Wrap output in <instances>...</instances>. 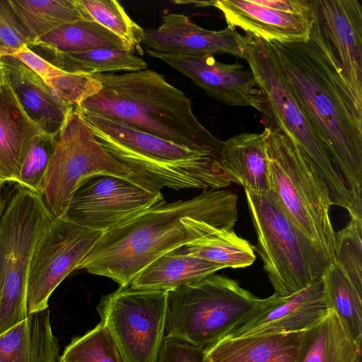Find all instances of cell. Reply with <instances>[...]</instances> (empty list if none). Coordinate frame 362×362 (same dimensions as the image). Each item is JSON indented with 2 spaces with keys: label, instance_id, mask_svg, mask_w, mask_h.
I'll use <instances>...</instances> for the list:
<instances>
[{
  "label": "cell",
  "instance_id": "6da1fadb",
  "mask_svg": "<svg viewBox=\"0 0 362 362\" xmlns=\"http://www.w3.org/2000/svg\"><path fill=\"white\" fill-rule=\"evenodd\" d=\"M269 43V42H268ZM303 114L362 211V110L311 40L269 42Z\"/></svg>",
  "mask_w": 362,
  "mask_h": 362
},
{
  "label": "cell",
  "instance_id": "7a4b0ae2",
  "mask_svg": "<svg viewBox=\"0 0 362 362\" xmlns=\"http://www.w3.org/2000/svg\"><path fill=\"white\" fill-rule=\"evenodd\" d=\"M237 203V195L226 189L204 190L192 199L172 203L163 199L103 232L77 269L127 286L153 260L195 240L184 218L235 224Z\"/></svg>",
  "mask_w": 362,
  "mask_h": 362
},
{
  "label": "cell",
  "instance_id": "3957f363",
  "mask_svg": "<svg viewBox=\"0 0 362 362\" xmlns=\"http://www.w3.org/2000/svg\"><path fill=\"white\" fill-rule=\"evenodd\" d=\"M102 89L74 108L221 159L223 141L197 119L189 98L151 69L93 75Z\"/></svg>",
  "mask_w": 362,
  "mask_h": 362
},
{
  "label": "cell",
  "instance_id": "277c9868",
  "mask_svg": "<svg viewBox=\"0 0 362 362\" xmlns=\"http://www.w3.org/2000/svg\"><path fill=\"white\" fill-rule=\"evenodd\" d=\"M103 147L144 185L161 189H219L230 182L221 159L118 122L74 108Z\"/></svg>",
  "mask_w": 362,
  "mask_h": 362
},
{
  "label": "cell",
  "instance_id": "5b68a950",
  "mask_svg": "<svg viewBox=\"0 0 362 362\" xmlns=\"http://www.w3.org/2000/svg\"><path fill=\"white\" fill-rule=\"evenodd\" d=\"M270 189L296 227L334 260L330 191L313 164L276 122L264 117Z\"/></svg>",
  "mask_w": 362,
  "mask_h": 362
},
{
  "label": "cell",
  "instance_id": "8992f818",
  "mask_svg": "<svg viewBox=\"0 0 362 362\" xmlns=\"http://www.w3.org/2000/svg\"><path fill=\"white\" fill-rule=\"evenodd\" d=\"M245 192L257 238L254 249L274 294L290 296L322 278L332 259L296 227L274 193Z\"/></svg>",
  "mask_w": 362,
  "mask_h": 362
},
{
  "label": "cell",
  "instance_id": "52a82bcc",
  "mask_svg": "<svg viewBox=\"0 0 362 362\" xmlns=\"http://www.w3.org/2000/svg\"><path fill=\"white\" fill-rule=\"evenodd\" d=\"M264 301L238 281L212 274L168 291L165 338L206 349Z\"/></svg>",
  "mask_w": 362,
  "mask_h": 362
},
{
  "label": "cell",
  "instance_id": "ba28073f",
  "mask_svg": "<svg viewBox=\"0 0 362 362\" xmlns=\"http://www.w3.org/2000/svg\"><path fill=\"white\" fill-rule=\"evenodd\" d=\"M243 58L263 94L266 105L264 117L274 120L296 141L325 182L334 204L351 213V194L295 98L270 44L246 34Z\"/></svg>",
  "mask_w": 362,
  "mask_h": 362
},
{
  "label": "cell",
  "instance_id": "9c48e42d",
  "mask_svg": "<svg viewBox=\"0 0 362 362\" xmlns=\"http://www.w3.org/2000/svg\"><path fill=\"white\" fill-rule=\"evenodd\" d=\"M52 218L40 194L17 184L8 192L0 216V334L28 317L30 260Z\"/></svg>",
  "mask_w": 362,
  "mask_h": 362
},
{
  "label": "cell",
  "instance_id": "30bf717a",
  "mask_svg": "<svg viewBox=\"0 0 362 362\" xmlns=\"http://www.w3.org/2000/svg\"><path fill=\"white\" fill-rule=\"evenodd\" d=\"M96 175L135 179L127 167L103 147L90 127L73 108L54 136L52 152L40 189L52 216L61 218L76 189Z\"/></svg>",
  "mask_w": 362,
  "mask_h": 362
},
{
  "label": "cell",
  "instance_id": "8fae6325",
  "mask_svg": "<svg viewBox=\"0 0 362 362\" xmlns=\"http://www.w3.org/2000/svg\"><path fill=\"white\" fill-rule=\"evenodd\" d=\"M168 291L119 287L97 306L125 362H156L165 338Z\"/></svg>",
  "mask_w": 362,
  "mask_h": 362
},
{
  "label": "cell",
  "instance_id": "7c38bea8",
  "mask_svg": "<svg viewBox=\"0 0 362 362\" xmlns=\"http://www.w3.org/2000/svg\"><path fill=\"white\" fill-rule=\"evenodd\" d=\"M103 232L53 218L31 257L26 291L28 314L45 310L60 283L78 265Z\"/></svg>",
  "mask_w": 362,
  "mask_h": 362
},
{
  "label": "cell",
  "instance_id": "4fadbf2b",
  "mask_svg": "<svg viewBox=\"0 0 362 362\" xmlns=\"http://www.w3.org/2000/svg\"><path fill=\"white\" fill-rule=\"evenodd\" d=\"M311 39L362 110V4L358 0H309Z\"/></svg>",
  "mask_w": 362,
  "mask_h": 362
},
{
  "label": "cell",
  "instance_id": "5bb4252c",
  "mask_svg": "<svg viewBox=\"0 0 362 362\" xmlns=\"http://www.w3.org/2000/svg\"><path fill=\"white\" fill-rule=\"evenodd\" d=\"M163 199L136 179L96 175L76 189L61 218L103 233Z\"/></svg>",
  "mask_w": 362,
  "mask_h": 362
},
{
  "label": "cell",
  "instance_id": "9a60e30c",
  "mask_svg": "<svg viewBox=\"0 0 362 362\" xmlns=\"http://www.w3.org/2000/svg\"><path fill=\"white\" fill-rule=\"evenodd\" d=\"M196 6H213L228 26L239 28L267 42H293L309 39L311 11L309 0H217L176 1Z\"/></svg>",
  "mask_w": 362,
  "mask_h": 362
},
{
  "label": "cell",
  "instance_id": "2e32d148",
  "mask_svg": "<svg viewBox=\"0 0 362 362\" xmlns=\"http://www.w3.org/2000/svg\"><path fill=\"white\" fill-rule=\"evenodd\" d=\"M322 277L287 296L273 294L223 339L303 332L330 311Z\"/></svg>",
  "mask_w": 362,
  "mask_h": 362
},
{
  "label": "cell",
  "instance_id": "e0dca14e",
  "mask_svg": "<svg viewBox=\"0 0 362 362\" xmlns=\"http://www.w3.org/2000/svg\"><path fill=\"white\" fill-rule=\"evenodd\" d=\"M147 54L159 59L190 78L209 96L228 106L251 107L262 115L265 100L250 69L239 63L224 64L213 56L192 57L168 55L146 48Z\"/></svg>",
  "mask_w": 362,
  "mask_h": 362
},
{
  "label": "cell",
  "instance_id": "ac0fdd59",
  "mask_svg": "<svg viewBox=\"0 0 362 362\" xmlns=\"http://www.w3.org/2000/svg\"><path fill=\"white\" fill-rule=\"evenodd\" d=\"M146 49L158 53L192 57L228 54L243 58L245 35L227 26L221 30L199 27L180 13L162 16L157 29H144L142 40Z\"/></svg>",
  "mask_w": 362,
  "mask_h": 362
},
{
  "label": "cell",
  "instance_id": "d6986e66",
  "mask_svg": "<svg viewBox=\"0 0 362 362\" xmlns=\"http://www.w3.org/2000/svg\"><path fill=\"white\" fill-rule=\"evenodd\" d=\"M4 80L27 117L42 133L54 136L73 109L36 73L11 55L0 58Z\"/></svg>",
  "mask_w": 362,
  "mask_h": 362
},
{
  "label": "cell",
  "instance_id": "ffe728a7",
  "mask_svg": "<svg viewBox=\"0 0 362 362\" xmlns=\"http://www.w3.org/2000/svg\"><path fill=\"white\" fill-rule=\"evenodd\" d=\"M42 133L5 81L0 83V180L16 182L33 138Z\"/></svg>",
  "mask_w": 362,
  "mask_h": 362
},
{
  "label": "cell",
  "instance_id": "44dd1931",
  "mask_svg": "<svg viewBox=\"0 0 362 362\" xmlns=\"http://www.w3.org/2000/svg\"><path fill=\"white\" fill-rule=\"evenodd\" d=\"M221 163L230 182L254 194L270 191L264 131L240 133L223 141Z\"/></svg>",
  "mask_w": 362,
  "mask_h": 362
},
{
  "label": "cell",
  "instance_id": "7402d4cb",
  "mask_svg": "<svg viewBox=\"0 0 362 362\" xmlns=\"http://www.w3.org/2000/svg\"><path fill=\"white\" fill-rule=\"evenodd\" d=\"M59 351L47 308L0 334V362H57Z\"/></svg>",
  "mask_w": 362,
  "mask_h": 362
},
{
  "label": "cell",
  "instance_id": "603a6c76",
  "mask_svg": "<svg viewBox=\"0 0 362 362\" xmlns=\"http://www.w3.org/2000/svg\"><path fill=\"white\" fill-rule=\"evenodd\" d=\"M303 332L222 339L204 349L210 362H298Z\"/></svg>",
  "mask_w": 362,
  "mask_h": 362
},
{
  "label": "cell",
  "instance_id": "cb8c5ba5",
  "mask_svg": "<svg viewBox=\"0 0 362 362\" xmlns=\"http://www.w3.org/2000/svg\"><path fill=\"white\" fill-rule=\"evenodd\" d=\"M223 265L187 253L183 247L169 251L140 271L129 284L133 288L171 291L198 281Z\"/></svg>",
  "mask_w": 362,
  "mask_h": 362
},
{
  "label": "cell",
  "instance_id": "d4e9b609",
  "mask_svg": "<svg viewBox=\"0 0 362 362\" xmlns=\"http://www.w3.org/2000/svg\"><path fill=\"white\" fill-rule=\"evenodd\" d=\"M360 356L361 347L330 310L319 322L303 331L298 362H356Z\"/></svg>",
  "mask_w": 362,
  "mask_h": 362
},
{
  "label": "cell",
  "instance_id": "484cf974",
  "mask_svg": "<svg viewBox=\"0 0 362 362\" xmlns=\"http://www.w3.org/2000/svg\"><path fill=\"white\" fill-rule=\"evenodd\" d=\"M30 48L55 52H79L96 49H125L126 44L94 21H78L61 25L38 38Z\"/></svg>",
  "mask_w": 362,
  "mask_h": 362
},
{
  "label": "cell",
  "instance_id": "4316f807",
  "mask_svg": "<svg viewBox=\"0 0 362 362\" xmlns=\"http://www.w3.org/2000/svg\"><path fill=\"white\" fill-rule=\"evenodd\" d=\"M48 62L74 74L95 75L110 71H136L147 69L146 62L125 49H96L79 52H48Z\"/></svg>",
  "mask_w": 362,
  "mask_h": 362
},
{
  "label": "cell",
  "instance_id": "83f0119b",
  "mask_svg": "<svg viewBox=\"0 0 362 362\" xmlns=\"http://www.w3.org/2000/svg\"><path fill=\"white\" fill-rule=\"evenodd\" d=\"M29 45L62 25L84 20L76 0H11Z\"/></svg>",
  "mask_w": 362,
  "mask_h": 362
},
{
  "label": "cell",
  "instance_id": "f1b7e54d",
  "mask_svg": "<svg viewBox=\"0 0 362 362\" xmlns=\"http://www.w3.org/2000/svg\"><path fill=\"white\" fill-rule=\"evenodd\" d=\"M322 279L331 310L353 341L361 347L362 293L334 261L326 269Z\"/></svg>",
  "mask_w": 362,
  "mask_h": 362
},
{
  "label": "cell",
  "instance_id": "f546056e",
  "mask_svg": "<svg viewBox=\"0 0 362 362\" xmlns=\"http://www.w3.org/2000/svg\"><path fill=\"white\" fill-rule=\"evenodd\" d=\"M192 256L224 266L244 268L256 259L254 246L232 230H225L197 239L183 246Z\"/></svg>",
  "mask_w": 362,
  "mask_h": 362
},
{
  "label": "cell",
  "instance_id": "4dcf8cb0",
  "mask_svg": "<svg viewBox=\"0 0 362 362\" xmlns=\"http://www.w3.org/2000/svg\"><path fill=\"white\" fill-rule=\"evenodd\" d=\"M84 20L101 25L119 37L130 51L142 54L144 29L127 15L116 0H76Z\"/></svg>",
  "mask_w": 362,
  "mask_h": 362
},
{
  "label": "cell",
  "instance_id": "1f68e13d",
  "mask_svg": "<svg viewBox=\"0 0 362 362\" xmlns=\"http://www.w3.org/2000/svg\"><path fill=\"white\" fill-rule=\"evenodd\" d=\"M125 362L106 327L100 322L65 348L59 362Z\"/></svg>",
  "mask_w": 362,
  "mask_h": 362
},
{
  "label": "cell",
  "instance_id": "d6a6232c",
  "mask_svg": "<svg viewBox=\"0 0 362 362\" xmlns=\"http://www.w3.org/2000/svg\"><path fill=\"white\" fill-rule=\"evenodd\" d=\"M362 218H351L341 230L335 233V262L362 293Z\"/></svg>",
  "mask_w": 362,
  "mask_h": 362
},
{
  "label": "cell",
  "instance_id": "836d02e7",
  "mask_svg": "<svg viewBox=\"0 0 362 362\" xmlns=\"http://www.w3.org/2000/svg\"><path fill=\"white\" fill-rule=\"evenodd\" d=\"M53 140L54 136L44 133L33 138L16 184L40 194L52 152Z\"/></svg>",
  "mask_w": 362,
  "mask_h": 362
},
{
  "label": "cell",
  "instance_id": "e575fe53",
  "mask_svg": "<svg viewBox=\"0 0 362 362\" xmlns=\"http://www.w3.org/2000/svg\"><path fill=\"white\" fill-rule=\"evenodd\" d=\"M45 83L68 106L74 108L98 93L102 85L93 75L66 72Z\"/></svg>",
  "mask_w": 362,
  "mask_h": 362
},
{
  "label": "cell",
  "instance_id": "d590c367",
  "mask_svg": "<svg viewBox=\"0 0 362 362\" xmlns=\"http://www.w3.org/2000/svg\"><path fill=\"white\" fill-rule=\"evenodd\" d=\"M29 39L11 0H0V46L17 51Z\"/></svg>",
  "mask_w": 362,
  "mask_h": 362
},
{
  "label": "cell",
  "instance_id": "8d00e7d4",
  "mask_svg": "<svg viewBox=\"0 0 362 362\" xmlns=\"http://www.w3.org/2000/svg\"><path fill=\"white\" fill-rule=\"evenodd\" d=\"M156 362H210L205 349L164 338Z\"/></svg>",
  "mask_w": 362,
  "mask_h": 362
},
{
  "label": "cell",
  "instance_id": "74e56055",
  "mask_svg": "<svg viewBox=\"0 0 362 362\" xmlns=\"http://www.w3.org/2000/svg\"><path fill=\"white\" fill-rule=\"evenodd\" d=\"M11 56L25 64L45 81L66 73L35 52L27 44L23 45Z\"/></svg>",
  "mask_w": 362,
  "mask_h": 362
},
{
  "label": "cell",
  "instance_id": "f35d334b",
  "mask_svg": "<svg viewBox=\"0 0 362 362\" xmlns=\"http://www.w3.org/2000/svg\"><path fill=\"white\" fill-rule=\"evenodd\" d=\"M8 192L5 189L3 190L1 196H0V216L1 214L5 207L7 198H8Z\"/></svg>",
  "mask_w": 362,
  "mask_h": 362
},
{
  "label": "cell",
  "instance_id": "ab89813d",
  "mask_svg": "<svg viewBox=\"0 0 362 362\" xmlns=\"http://www.w3.org/2000/svg\"><path fill=\"white\" fill-rule=\"evenodd\" d=\"M16 51L0 46V58L13 54Z\"/></svg>",
  "mask_w": 362,
  "mask_h": 362
},
{
  "label": "cell",
  "instance_id": "60d3db41",
  "mask_svg": "<svg viewBox=\"0 0 362 362\" xmlns=\"http://www.w3.org/2000/svg\"><path fill=\"white\" fill-rule=\"evenodd\" d=\"M4 81V75L1 62H0V83Z\"/></svg>",
  "mask_w": 362,
  "mask_h": 362
},
{
  "label": "cell",
  "instance_id": "b9f144b4",
  "mask_svg": "<svg viewBox=\"0 0 362 362\" xmlns=\"http://www.w3.org/2000/svg\"><path fill=\"white\" fill-rule=\"evenodd\" d=\"M4 183H0V196H1V193H2L3 189H4Z\"/></svg>",
  "mask_w": 362,
  "mask_h": 362
},
{
  "label": "cell",
  "instance_id": "7bdbcfd3",
  "mask_svg": "<svg viewBox=\"0 0 362 362\" xmlns=\"http://www.w3.org/2000/svg\"><path fill=\"white\" fill-rule=\"evenodd\" d=\"M356 362H362V356H360L357 358V360H356Z\"/></svg>",
  "mask_w": 362,
  "mask_h": 362
},
{
  "label": "cell",
  "instance_id": "ee69618b",
  "mask_svg": "<svg viewBox=\"0 0 362 362\" xmlns=\"http://www.w3.org/2000/svg\"><path fill=\"white\" fill-rule=\"evenodd\" d=\"M0 183H3V182L0 180Z\"/></svg>",
  "mask_w": 362,
  "mask_h": 362
},
{
  "label": "cell",
  "instance_id": "f6af8a7d",
  "mask_svg": "<svg viewBox=\"0 0 362 362\" xmlns=\"http://www.w3.org/2000/svg\"><path fill=\"white\" fill-rule=\"evenodd\" d=\"M60 362H64V361H60Z\"/></svg>",
  "mask_w": 362,
  "mask_h": 362
}]
</instances>
